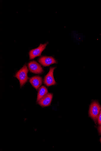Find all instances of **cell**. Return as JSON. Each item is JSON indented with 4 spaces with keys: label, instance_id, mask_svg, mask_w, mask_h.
Returning <instances> with one entry per match:
<instances>
[{
    "label": "cell",
    "instance_id": "obj_1",
    "mask_svg": "<svg viewBox=\"0 0 101 151\" xmlns=\"http://www.w3.org/2000/svg\"><path fill=\"white\" fill-rule=\"evenodd\" d=\"M28 72L27 67L25 64L14 76L19 80L21 88L27 83L28 81V77L27 74Z\"/></svg>",
    "mask_w": 101,
    "mask_h": 151
},
{
    "label": "cell",
    "instance_id": "obj_2",
    "mask_svg": "<svg viewBox=\"0 0 101 151\" xmlns=\"http://www.w3.org/2000/svg\"><path fill=\"white\" fill-rule=\"evenodd\" d=\"M101 109V106L97 101H94L91 104L89 111L90 117L97 123L98 117Z\"/></svg>",
    "mask_w": 101,
    "mask_h": 151
},
{
    "label": "cell",
    "instance_id": "obj_3",
    "mask_svg": "<svg viewBox=\"0 0 101 151\" xmlns=\"http://www.w3.org/2000/svg\"><path fill=\"white\" fill-rule=\"evenodd\" d=\"M56 67H51L49 72L45 76L44 80V83L47 86L49 87L56 84L54 77V72Z\"/></svg>",
    "mask_w": 101,
    "mask_h": 151
},
{
    "label": "cell",
    "instance_id": "obj_4",
    "mask_svg": "<svg viewBox=\"0 0 101 151\" xmlns=\"http://www.w3.org/2000/svg\"><path fill=\"white\" fill-rule=\"evenodd\" d=\"M48 43V42H47L44 44H41L38 47L31 50L29 52L30 60H33L40 56L41 52L45 49Z\"/></svg>",
    "mask_w": 101,
    "mask_h": 151
},
{
    "label": "cell",
    "instance_id": "obj_5",
    "mask_svg": "<svg viewBox=\"0 0 101 151\" xmlns=\"http://www.w3.org/2000/svg\"><path fill=\"white\" fill-rule=\"evenodd\" d=\"M28 65L29 70L33 73L40 74L42 73L44 71L41 65L35 61L30 62Z\"/></svg>",
    "mask_w": 101,
    "mask_h": 151
},
{
    "label": "cell",
    "instance_id": "obj_6",
    "mask_svg": "<svg viewBox=\"0 0 101 151\" xmlns=\"http://www.w3.org/2000/svg\"><path fill=\"white\" fill-rule=\"evenodd\" d=\"M38 62L43 66H49L54 64H57L56 60L52 57L43 56L40 57L39 59Z\"/></svg>",
    "mask_w": 101,
    "mask_h": 151
},
{
    "label": "cell",
    "instance_id": "obj_7",
    "mask_svg": "<svg viewBox=\"0 0 101 151\" xmlns=\"http://www.w3.org/2000/svg\"><path fill=\"white\" fill-rule=\"evenodd\" d=\"M53 97L52 93H48L39 101L38 104L42 107L48 106L50 105Z\"/></svg>",
    "mask_w": 101,
    "mask_h": 151
},
{
    "label": "cell",
    "instance_id": "obj_8",
    "mask_svg": "<svg viewBox=\"0 0 101 151\" xmlns=\"http://www.w3.org/2000/svg\"><path fill=\"white\" fill-rule=\"evenodd\" d=\"M42 78L39 76H33L29 79L30 83L37 90H38L42 85Z\"/></svg>",
    "mask_w": 101,
    "mask_h": 151
},
{
    "label": "cell",
    "instance_id": "obj_9",
    "mask_svg": "<svg viewBox=\"0 0 101 151\" xmlns=\"http://www.w3.org/2000/svg\"><path fill=\"white\" fill-rule=\"evenodd\" d=\"M48 92L47 89L45 86H42L40 87L37 94V102H38L41 99L44 97L48 93Z\"/></svg>",
    "mask_w": 101,
    "mask_h": 151
},
{
    "label": "cell",
    "instance_id": "obj_10",
    "mask_svg": "<svg viewBox=\"0 0 101 151\" xmlns=\"http://www.w3.org/2000/svg\"><path fill=\"white\" fill-rule=\"evenodd\" d=\"M97 122L99 125H101V109L98 117Z\"/></svg>",
    "mask_w": 101,
    "mask_h": 151
},
{
    "label": "cell",
    "instance_id": "obj_11",
    "mask_svg": "<svg viewBox=\"0 0 101 151\" xmlns=\"http://www.w3.org/2000/svg\"><path fill=\"white\" fill-rule=\"evenodd\" d=\"M98 130L99 133L101 134V125L98 127Z\"/></svg>",
    "mask_w": 101,
    "mask_h": 151
},
{
    "label": "cell",
    "instance_id": "obj_12",
    "mask_svg": "<svg viewBox=\"0 0 101 151\" xmlns=\"http://www.w3.org/2000/svg\"><path fill=\"white\" fill-rule=\"evenodd\" d=\"M100 142L101 143V138L100 139Z\"/></svg>",
    "mask_w": 101,
    "mask_h": 151
}]
</instances>
